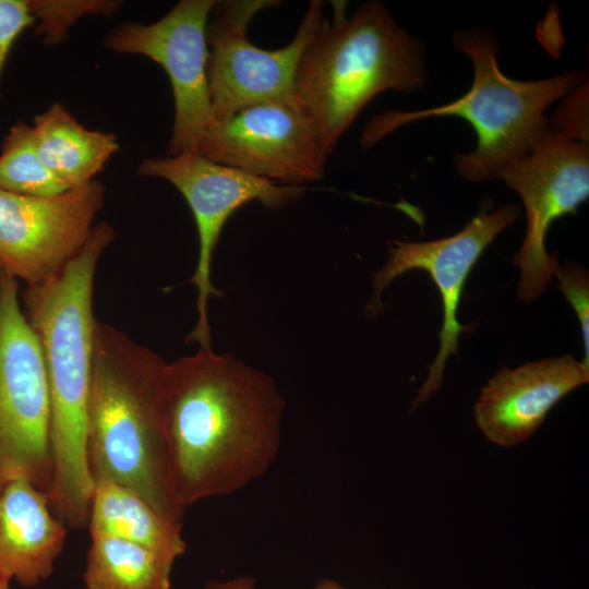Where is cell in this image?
Here are the masks:
<instances>
[{"label": "cell", "instance_id": "obj_3", "mask_svg": "<svg viewBox=\"0 0 589 589\" xmlns=\"http://www.w3.org/2000/svg\"><path fill=\"white\" fill-rule=\"evenodd\" d=\"M166 362L127 334L97 322L87 409L91 477L140 494L182 529L185 507L172 477L164 406Z\"/></svg>", "mask_w": 589, "mask_h": 589}, {"label": "cell", "instance_id": "obj_24", "mask_svg": "<svg viewBox=\"0 0 589 589\" xmlns=\"http://www.w3.org/2000/svg\"><path fill=\"white\" fill-rule=\"evenodd\" d=\"M256 579L251 575L238 576L229 580H213L203 589H255Z\"/></svg>", "mask_w": 589, "mask_h": 589}, {"label": "cell", "instance_id": "obj_22", "mask_svg": "<svg viewBox=\"0 0 589 589\" xmlns=\"http://www.w3.org/2000/svg\"><path fill=\"white\" fill-rule=\"evenodd\" d=\"M550 128L570 140L588 143V83L572 91L556 110Z\"/></svg>", "mask_w": 589, "mask_h": 589}, {"label": "cell", "instance_id": "obj_23", "mask_svg": "<svg viewBox=\"0 0 589 589\" xmlns=\"http://www.w3.org/2000/svg\"><path fill=\"white\" fill-rule=\"evenodd\" d=\"M35 23L28 0H0V99L4 64L16 38Z\"/></svg>", "mask_w": 589, "mask_h": 589}, {"label": "cell", "instance_id": "obj_7", "mask_svg": "<svg viewBox=\"0 0 589 589\" xmlns=\"http://www.w3.org/2000/svg\"><path fill=\"white\" fill-rule=\"evenodd\" d=\"M271 0L216 1L206 39L212 121L265 103H296L300 60L324 24L323 2L313 0L296 36L280 49L265 50L247 37L260 11L278 5Z\"/></svg>", "mask_w": 589, "mask_h": 589}, {"label": "cell", "instance_id": "obj_16", "mask_svg": "<svg viewBox=\"0 0 589 589\" xmlns=\"http://www.w3.org/2000/svg\"><path fill=\"white\" fill-rule=\"evenodd\" d=\"M32 128L41 161L70 189L92 182L119 151L113 133L86 129L58 103L36 116Z\"/></svg>", "mask_w": 589, "mask_h": 589}, {"label": "cell", "instance_id": "obj_2", "mask_svg": "<svg viewBox=\"0 0 589 589\" xmlns=\"http://www.w3.org/2000/svg\"><path fill=\"white\" fill-rule=\"evenodd\" d=\"M103 220L64 268L49 281L25 287L23 312L45 359L50 400L52 480L50 507L67 527L87 526L94 481L87 464L86 432L94 334V278L97 263L113 241Z\"/></svg>", "mask_w": 589, "mask_h": 589}, {"label": "cell", "instance_id": "obj_15", "mask_svg": "<svg viewBox=\"0 0 589 589\" xmlns=\"http://www.w3.org/2000/svg\"><path fill=\"white\" fill-rule=\"evenodd\" d=\"M68 527L55 516L45 491L25 478L0 489V574L24 587L49 578Z\"/></svg>", "mask_w": 589, "mask_h": 589}, {"label": "cell", "instance_id": "obj_21", "mask_svg": "<svg viewBox=\"0 0 589 589\" xmlns=\"http://www.w3.org/2000/svg\"><path fill=\"white\" fill-rule=\"evenodd\" d=\"M558 288L574 309L581 329L585 358L589 364V275L588 271L576 262H565L555 267L554 274Z\"/></svg>", "mask_w": 589, "mask_h": 589}, {"label": "cell", "instance_id": "obj_8", "mask_svg": "<svg viewBox=\"0 0 589 589\" xmlns=\"http://www.w3.org/2000/svg\"><path fill=\"white\" fill-rule=\"evenodd\" d=\"M137 175L170 182L187 201L197 230L199 255L190 283L197 290L196 324L188 341L211 346L208 300L223 292L212 283V261L229 217L244 204L259 201L279 208L299 199L303 187L280 185L239 169L214 163L199 153L144 159Z\"/></svg>", "mask_w": 589, "mask_h": 589}, {"label": "cell", "instance_id": "obj_13", "mask_svg": "<svg viewBox=\"0 0 589 589\" xmlns=\"http://www.w3.org/2000/svg\"><path fill=\"white\" fill-rule=\"evenodd\" d=\"M105 191L97 180L49 196L0 189V271L26 287L56 277L88 239Z\"/></svg>", "mask_w": 589, "mask_h": 589}, {"label": "cell", "instance_id": "obj_12", "mask_svg": "<svg viewBox=\"0 0 589 589\" xmlns=\"http://www.w3.org/2000/svg\"><path fill=\"white\" fill-rule=\"evenodd\" d=\"M196 153L284 185L323 177L326 154L316 127L299 101L265 103L213 120Z\"/></svg>", "mask_w": 589, "mask_h": 589}, {"label": "cell", "instance_id": "obj_11", "mask_svg": "<svg viewBox=\"0 0 589 589\" xmlns=\"http://www.w3.org/2000/svg\"><path fill=\"white\" fill-rule=\"evenodd\" d=\"M215 3L181 0L160 20L121 23L104 40L106 49L147 57L167 73L175 103L170 156L195 153L212 121L206 29Z\"/></svg>", "mask_w": 589, "mask_h": 589}, {"label": "cell", "instance_id": "obj_14", "mask_svg": "<svg viewBox=\"0 0 589 589\" xmlns=\"http://www.w3.org/2000/svg\"><path fill=\"white\" fill-rule=\"evenodd\" d=\"M589 381V364L570 354L503 368L481 389L473 414L483 435L498 446L530 437L549 411Z\"/></svg>", "mask_w": 589, "mask_h": 589}, {"label": "cell", "instance_id": "obj_9", "mask_svg": "<svg viewBox=\"0 0 589 589\" xmlns=\"http://www.w3.org/2000/svg\"><path fill=\"white\" fill-rule=\"evenodd\" d=\"M497 179L522 201L527 229L514 256L520 269L517 296L530 303L542 294L557 266V251L546 252L552 223L575 214L589 196V145L551 128L524 156L508 163Z\"/></svg>", "mask_w": 589, "mask_h": 589}, {"label": "cell", "instance_id": "obj_4", "mask_svg": "<svg viewBox=\"0 0 589 589\" xmlns=\"http://www.w3.org/2000/svg\"><path fill=\"white\" fill-rule=\"evenodd\" d=\"M424 47L369 1L348 17L336 5L305 49L296 95L312 118L324 153L330 154L362 108L385 91L411 93L426 83Z\"/></svg>", "mask_w": 589, "mask_h": 589}, {"label": "cell", "instance_id": "obj_10", "mask_svg": "<svg viewBox=\"0 0 589 589\" xmlns=\"http://www.w3.org/2000/svg\"><path fill=\"white\" fill-rule=\"evenodd\" d=\"M520 215V208L507 204L493 208L490 197L481 202L474 217L457 233L437 240L417 242L390 240L387 260L372 278L373 293L366 305L372 316L383 311L382 293L398 276L411 269L428 272L438 289L443 304V325L435 360L413 400L412 409L437 392L449 356H458V338L470 325L458 322L457 312L466 280L489 244Z\"/></svg>", "mask_w": 589, "mask_h": 589}, {"label": "cell", "instance_id": "obj_26", "mask_svg": "<svg viewBox=\"0 0 589 589\" xmlns=\"http://www.w3.org/2000/svg\"><path fill=\"white\" fill-rule=\"evenodd\" d=\"M10 578L0 574V589H9Z\"/></svg>", "mask_w": 589, "mask_h": 589}, {"label": "cell", "instance_id": "obj_5", "mask_svg": "<svg viewBox=\"0 0 589 589\" xmlns=\"http://www.w3.org/2000/svg\"><path fill=\"white\" fill-rule=\"evenodd\" d=\"M453 44L473 64V82L466 94L434 108L383 112L365 125L360 144L371 147L418 120L459 117L473 128L478 142L472 152L455 156L458 175L469 182L497 179L503 167L526 155L549 130L546 109L585 83L587 75L568 70L542 80L509 79L498 65L497 39L482 28L455 32Z\"/></svg>", "mask_w": 589, "mask_h": 589}, {"label": "cell", "instance_id": "obj_18", "mask_svg": "<svg viewBox=\"0 0 589 589\" xmlns=\"http://www.w3.org/2000/svg\"><path fill=\"white\" fill-rule=\"evenodd\" d=\"M172 567L140 544L93 533L83 579L86 589H170Z\"/></svg>", "mask_w": 589, "mask_h": 589}, {"label": "cell", "instance_id": "obj_19", "mask_svg": "<svg viewBox=\"0 0 589 589\" xmlns=\"http://www.w3.org/2000/svg\"><path fill=\"white\" fill-rule=\"evenodd\" d=\"M0 189L23 195L49 196L70 188L41 161L32 125L17 121L0 152Z\"/></svg>", "mask_w": 589, "mask_h": 589}, {"label": "cell", "instance_id": "obj_17", "mask_svg": "<svg viewBox=\"0 0 589 589\" xmlns=\"http://www.w3.org/2000/svg\"><path fill=\"white\" fill-rule=\"evenodd\" d=\"M87 527L89 534L134 542L171 564L187 550L181 528L161 517L135 491L112 481L94 482Z\"/></svg>", "mask_w": 589, "mask_h": 589}, {"label": "cell", "instance_id": "obj_1", "mask_svg": "<svg viewBox=\"0 0 589 589\" xmlns=\"http://www.w3.org/2000/svg\"><path fill=\"white\" fill-rule=\"evenodd\" d=\"M285 405L268 374L211 346L166 363L164 418L180 503L226 496L264 477L279 453Z\"/></svg>", "mask_w": 589, "mask_h": 589}, {"label": "cell", "instance_id": "obj_25", "mask_svg": "<svg viewBox=\"0 0 589 589\" xmlns=\"http://www.w3.org/2000/svg\"><path fill=\"white\" fill-rule=\"evenodd\" d=\"M313 589H346L333 579H321Z\"/></svg>", "mask_w": 589, "mask_h": 589}, {"label": "cell", "instance_id": "obj_6", "mask_svg": "<svg viewBox=\"0 0 589 589\" xmlns=\"http://www.w3.org/2000/svg\"><path fill=\"white\" fill-rule=\"evenodd\" d=\"M52 473L43 349L20 303L17 279L0 271V489L25 478L47 492Z\"/></svg>", "mask_w": 589, "mask_h": 589}, {"label": "cell", "instance_id": "obj_20", "mask_svg": "<svg viewBox=\"0 0 589 589\" xmlns=\"http://www.w3.org/2000/svg\"><path fill=\"white\" fill-rule=\"evenodd\" d=\"M37 22L36 34L46 45L61 44L80 19L117 13L120 1L112 0H28Z\"/></svg>", "mask_w": 589, "mask_h": 589}]
</instances>
